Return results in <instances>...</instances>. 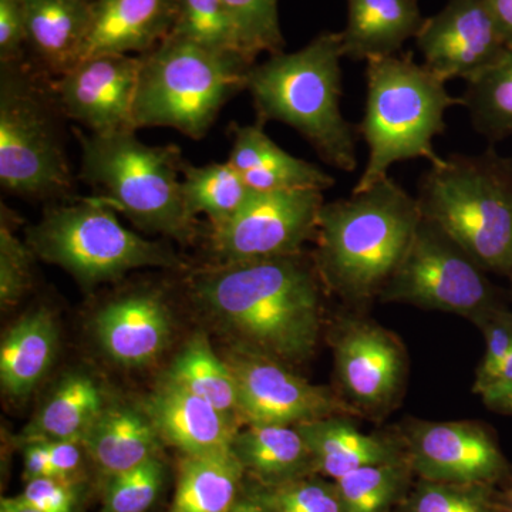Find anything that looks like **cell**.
Listing matches in <instances>:
<instances>
[{"label":"cell","mask_w":512,"mask_h":512,"mask_svg":"<svg viewBox=\"0 0 512 512\" xmlns=\"http://www.w3.org/2000/svg\"><path fill=\"white\" fill-rule=\"evenodd\" d=\"M187 282L194 301L238 345L291 366L315 353L325 285L312 255L214 262L192 272Z\"/></svg>","instance_id":"obj_1"},{"label":"cell","mask_w":512,"mask_h":512,"mask_svg":"<svg viewBox=\"0 0 512 512\" xmlns=\"http://www.w3.org/2000/svg\"><path fill=\"white\" fill-rule=\"evenodd\" d=\"M420 221L417 198L392 177L350 198L325 202L312 255L325 288L348 305L379 299Z\"/></svg>","instance_id":"obj_2"},{"label":"cell","mask_w":512,"mask_h":512,"mask_svg":"<svg viewBox=\"0 0 512 512\" xmlns=\"http://www.w3.org/2000/svg\"><path fill=\"white\" fill-rule=\"evenodd\" d=\"M340 32H323L293 53H278L249 70L247 89L256 121H279L298 131L318 156L355 171L356 128L343 117Z\"/></svg>","instance_id":"obj_3"},{"label":"cell","mask_w":512,"mask_h":512,"mask_svg":"<svg viewBox=\"0 0 512 512\" xmlns=\"http://www.w3.org/2000/svg\"><path fill=\"white\" fill-rule=\"evenodd\" d=\"M82 161L79 178L93 198L121 212L137 228L188 244L197 235V218L185 205V161L175 144L150 146L136 131L86 134L73 128Z\"/></svg>","instance_id":"obj_4"},{"label":"cell","mask_w":512,"mask_h":512,"mask_svg":"<svg viewBox=\"0 0 512 512\" xmlns=\"http://www.w3.org/2000/svg\"><path fill=\"white\" fill-rule=\"evenodd\" d=\"M421 217L453 239L484 271L512 264V157L488 148L430 165L417 195Z\"/></svg>","instance_id":"obj_5"},{"label":"cell","mask_w":512,"mask_h":512,"mask_svg":"<svg viewBox=\"0 0 512 512\" xmlns=\"http://www.w3.org/2000/svg\"><path fill=\"white\" fill-rule=\"evenodd\" d=\"M366 83L365 116L357 131L369 157L353 192L380 183L400 161L426 158L430 165L443 163L433 140L446 130V111L461 104L447 92L446 82L407 53L366 62Z\"/></svg>","instance_id":"obj_6"},{"label":"cell","mask_w":512,"mask_h":512,"mask_svg":"<svg viewBox=\"0 0 512 512\" xmlns=\"http://www.w3.org/2000/svg\"><path fill=\"white\" fill-rule=\"evenodd\" d=\"M63 116L52 77L30 57L0 63V184L32 200L59 202L73 194Z\"/></svg>","instance_id":"obj_7"},{"label":"cell","mask_w":512,"mask_h":512,"mask_svg":"<svg viewBox=\"0 0 512 512\" xmlns=\"http://www.w3.org/2000/svg\"><path fill=\"white\" fill-rule=\"evenodd\" d=\"M255 62L222 55L170 35L141 55L134 126L170 127L201 140L222 107L247 89Z\"/></svg>","instance_id":"obj_8"},{"label":"cell","mask_w":512,"mask_h":512,"mask_svg":"<svg viewBox=\"0 0 512 512\" xmlns=\"http://www.w3.org/2000/svg\"><path fill=\"white\" fill-rule=\"evenodd\" d=\"M116 214L93 197L52 202L42 220L26 231V242L37 258L60 266L86 288L117 281L137 269L184 268L170 245L130 231Z\"/></svg>","instance_id":"obj_9"},{"label":"cell","mask_w":512,"mask_h":512,"mask_svg":"<svg viewBox=\"0 0 512 512\" xmlns=\"http://www.w3.org/2000/svg\"><path fill=\"white\" fill-rule=\"evenodd\" d=\"M487 274L453 239L421 217L409 251L379 301L453 313L474 323L504 303Z\"/></svg>","instance_id":"obj_10"},{"label":"cell","mask_w":512,"mask_h":512,"mask_svg":"<svg viewBox=\"0 0 512 512\" xmlns=\"http://www.w3.org/2000/svg\"><path fill=\"white\" fill-rule=\"evenodd\" d=\"M224 359L237 382L242 424L298 426L330 416L362 417L345 396L309 383L275 357L237 343Z\"/></svg>","instance_id":"obj_11"},{"label":"cell","mask_w":512,"mask_h":512,"mask_svg":"<svg viewBox=\"0 0 512 512\" xmlns=\"http://www.w3.org/2000/svg\"><path fill=\"white\" fill-rule=\"evenodd\" d=\"M323 191L252 192L231 220L211 228L217 262L251 261L303 252L315 241Z\"/></svg>","instance_id":"obj_12"},{"label":"cell","mask_w":512,"mask_h":512,"mask_svg":"<svg viewBox=\"0 0 512 512\" xmlns=\"http://www.w3.org/2000/svg\"><path fill=\"white\" fill-rule=\"evenodd\" d=\"M399 431L417 478L498 487L511 471L497 434L481 421L409 419Z\"/></svg>","instance_id":"obj_13"},{"label":"cell","mask_w":512,"mask_h":512,"mask_svg":"<svg viewBox=\"0 0 512 512\" xmlns=\"http://www.w3.org/2000/svg\"><path fill=\"white\" fill-rule=\"evenodd\" d=\"M332 350L345 399L362 416L392 412L409 367L402 340L373 320L348 316L333 332Z\"/></svg>","instance_id":"obj_14"},{"label":"cell","mask_w":512,"mask_h":512,"mask_svg":"<svg viewBox=\"0 0 512 512\" xmlns=\"http://www.w3.org/2000/svg\"><path fill=\"white\" fill-rule=\"evenodd\" d=\"M424 67L443 82H466L500 62L505 43L487 0H450L414 37Z\"/></svg>","instance_id":"obj_15"},{"label":"cell","mask_w":512,"mask_h":512,"mask_svg":"<svg viewBox=\"0 0 512 512\" xmlns=\"http://www.w3.org/2000/svg\"><path fill=\"white\" fill-rule=\"evenodd\" d=\"M140 67L141 56L86 57L70 72L52 79L63 116L92 134L137 131L134 103Z\"/></svg>","instance_id":"obj_16"},{"label":"cell","mask_w":512,"mask_h":512,"mask_svg":"<svg viewBox=\"0 0 512 512\" xmlns=\"http://www.w3.org/2000/svg\"><path fill=\"white\" fill-rule=\"evenodd\" d=\"M94 330L111 359L127 367L147 366L170 343V309L156 291L126 293L100 309Z\"/></svg>","instance_id":"obj_17"},{"label":"cell","mask_w":512,"mask_h":512,"mask_svg":"<svg viewBox=\"0 0 512 512\" xmlns=\"http://www.w3.org/2000/svg\"><path fill=\"white\" fill-rule=\"evenodd\" d=\"M146 414L160 439L184 456L232 450L241 429L207 400L167 379L148 397Z\"/></svg>","instance_id":"obj_18"},{"label":"cell","mask_w":512,"mask_h":512,"mask_svg":"<svg viewBox=\"0 0 512 512\" xmlns=\"http://www.w3.org/2000/svg\"><path fill=\"white\" fill-rule=\"evenodd\" d=\"M356 420L330 416L296 426L311 447L320 476L336 481L359 468L409 458L400 431H363Z\"/></svg>","instance_id":"obj_19"},{"label":"cell","mask_w":512,"mask_h":512,"mask_svg":"<svg viewBox=\"0 0 512 512\" xmlns=\"http://www.w3.org/2000/svg\"><path fill=\"white\" fill-rule=\"evenodd\" d=\"M232 144L228 163L256 192L318 190L335 185V178L318 165L286 153L265 133V124L229 127Z\"/></svg>","instance_id":"obj_20"},{"label":"cell","mask_w":512,"mask_h":512,"mask_svg":"<svg viewBox=\"0 0 512 512\" xmlns=\"http://www.w3.org/2000/svg\"><path fill=\"white\" fill-rule=\"evenodd\" d=\"M84 59L97 55L141 56L171 35L177 0H96Z\"/></svg>","instance_id":"obj_21"},{"label":"cell","mask_w":512,"mask_h":512,"mask_svg":"<svg viewBox=\"0 0 512 512\" xmlns=\"http://www.w3.org/2000/svg\"><path fill=\"white\" fill-rule=\"evenodd\" d=\"M28 56L52 79L82 62L92 29V3L86 0H23Z\"/></svg>","instance_id":"obj_22"},{"label":"cell","mask_w":512,"mask_h":512,"mask_svg":"<svg viewBox=\"0 0 512 512\" xmlns=\"http://www.w3.org/2000/svg\"><path fill=\"white\" fill-rule=\"evenodd\" d=\"M348 19L342 35L343 57L380 59L397 55L423 26L419 0H346Z\"/></svg>","instance_id":"obj_23"},{"label":"cell","mask_w":512,"mask_h":512,"mask_svg":"<svg viewBox=\"0 0 512 512\" xmlns=\"http://www.w3.org/2000/svg\"><path fill=\"white\" fill-rule=\"evenodd\" d=\"M232 451L251 481L278 485L318 474L308 441L296 426L245 424L232 441Z\"/></svg>","instance_id":"obj_24"},{"label":"cell","mask_w":512,"mask_h":512,"mask_svg":"<svg viewBox=\"0 0 512 512\" xmlns=\"http://www.w3.org/2000/svg\"><path fill=\"white\" fill-rule=\"evenodd\" d=\"M160 443L147 414L127 407L103 409L82 441L87 456L106 478L158 457Z\"/></svg>","instance_id":"obj_25"},{"label":"cell","mask_w":512,"mask_h":512,"mask_svg":"<svg viewBox=\"0 0 512 512\" xmlns=\"http://www.w3.org/2000/svg\"><path fill=\"white\" fill-rule=\"evenodd\" d=\"M57 326L46 306L22 316L9 329L0 348V382L9 396H28L55 360Z\"/></svg>","instance_id":"obj_26"},{"label":"cell","mask_w":512,"mask_h":512,"mask_svg":"<svg viewBox=\"0 0 512 512\" xmlns=\"http://www.w3.org/2000/svg\"><path fill=\"white\" fill-rule=\"evenodd\" d=\"M245 478L232 450L184 456L170 512H231L244 491Z\"/></svg>","instance_id":"obj_27"},{"label":"cell","mask_w":512,"mask_h":512,"mask_svg":"<svg viewBox=\"0 0 512 512\" xmlns=\"http://www.w3.org/2000/svg\"><path fill=\"white\" fill-rule=\"evenodd\" d=\"M103 409L99 387L90 377H67L23 431V439L25 443L57 440L82 443Z\"/></svg>","instance_id":"obj_28"},{"label":"cell","mask_w":512,"mask_h":512,"mask_svg":"<svg viewBox=\"0 0 512 512\" xmlns=\"http://www.w3.org/2000/svg\"><path fill=\"white\" fill-rule=\"evenodd\" d=\"M165 379L207 400L232 423L241 426L237 382L228 363L214 352L204 333L188 340Z\"/></svg>","instance_id":"obj_29"},{"label":"cell","mask_w":512,"mask_h":512,"mask_svg":"<svg viewBox=\"0 0 512 512\" xmlns=\"http://www.w3.org/2000/svg\"><path fill=\"white\" fill-rule=\"evenodd\" d=\"M181 187L188 212L194 218L205 215L211 228L231 220L254 192L228 161L201 167L185 163Z\"/></svg>","instance_id":"obj_30"},{"label":"cell","mask_w":512,"mask_h":512,"mask_svg":"<svg viewBox=\"0 0 512 512\" xmlns=\"http://www.w3.org/2000/svg\"><path fill=\"white\" fill-rule=\"evenodd\" d=\"M461 104L474 130L491 143L512 137V47L500 62L467 83Z\"/></svg>","instance_id":"obj_31"},{"label":"cell","mask_w":512,"mask_h":512,"mask_svg":"<svg viewBox=\"0 0 512 512\" xmlns=\"http://www.w3.org/2000/svg\"><path fill=\"white\" fill-rule=\"evenodd\" d=\"M414 477L407 458L399 463L359 468L335 483L345 512H387L407 497Z\"/></svg>","instance_id":"obj_32"},{"label":"cell","mask_w":512,"mask_h":512,"mask_svg":"<svg viewBox=\"0 0 512 512\" xmlns=\"http://www.w3.org/2000/svg\"><path fill=\"white\" fill-rule=\"evenodd\" d=\"M171 35L190 40L212 52L241 56L255 62L245 53L237 26L224 0H177V15Z\"/></svg>","instance_id":"obj_33"},{"label":"cell","mask_w":512,"mask_h":512,"mask_svg":"<svg viewBox=\"0 0 512 512\" xmlns=\"http://www.w3.org/2000/svg\"><path fill=\"white\" fill-rule=\"evenodd\" d=\"M244 491L268 512H345L338 485L320 474L278 485L249 480Z\"/></svg>","instance_id":"obj_34"},{"label":"cell","mask_w":512,"mask_h":512,"mask_svg":"<svg viewBox=\"0 0 512 512\" xmlns=\"http://www.w3.org/2000/svg\"><path fill=\"white\" fill-rule=\"evenodd\" d=\"M497 487L440 483L419 478L400 503V512H497Z\"/></svg>","instance_id":"obj_35"},{"label":"cell","mask_w":512,"mask_h":512,"mask_svg":"<svg viewBox=\"0 0 512 512\" xmlns=\"http://www.w3.org/2000/svg\"><path fill=\"white\" fill-rule=\"evenodd\" d=\"M224 3L237 26L245 53L252 60L261 53L272 56L284 52L278 0H224Z\"/></svg>","instance_id":"obj_36"},{"label":"cell","mask_w":512,"mask_h":512,"mask_svg":"<svg viewBox=\"0 0 512 512\" xmlns=\"http://www.w3.org/2000/svg\"><path fill=\"white\" fill-rule=\"evenodd\" d=\"M164 474V464L156 457L126 473L107 477L99 512H147L160 497Z\"/></svg>","instance_id":"obj_37"},{"label":"cell","mask_w":512,"mask_h":512,"mask_svg":"<svg viewBox=\"0 0 512 512\" xmlns=\"http://www.w3.org/2000/svg\"><path fill=\"white\" fill-rule=\"evenodd\" d=\"M13 214L2 204L0 217V302L8 309L25 298L33 284V254L13 231Z\"/></svg>","instance_id":"obj_38"},{"label":"cell","mask_w":512,"mask_h":512,"mask_svg":"<svg viewBox=\"0 0 512 512\" xmlns=\"http://www.w3.org/2000/svg\"><path fill=\"white\" fill-rule=\"evenodd\" d=\"M484 336L483 359L476 370L473 392L480 396L493 383L498 369L512 348V311L504 305L495 306L474 322Z\"/></svg>","instance_id":"obj_39"},{"label":"cell","mask_w":512,"mask_h":512,"mask_svg":"<svg viewBox=\"0 0 512 512\" xmlns=\"http://www.w3.org/2000/svg\"><path fill=\"white\" fill-rule=\"evenodd\" d=\"M19 497L40 512H76L79 487L76 481L62 478H35L26 481L25 490Z\"/></svg>","instance_id":"obj_40"},{"label":"cell","mask_w":512,"mask_h":512,"mask_svg":"<svg viewBox=\"0 0 512 512\" xmlns=\"http://www.w3.org/2000/svg\"><path fill=\"white\" fill-rule=\"evenodd\" d=\"M28 57V32L23 0H0V63Z\"/></svg>","instance_id":"obj_41"},{"label":"cell","mask_w":512,"mask_h":512,"mask_svg":"<svg viewBox=\"0 0 512 512\" xmlns=\"http://www.w3.org/2000/svg\"><path fill=\"white\" fill-rule=\"evenodd\" d=\"M50 477L79 481L82 471L83 444L74 440L46 441Z\"/></svg>","instance_id":"obj_42"},{"label":"cell","mask_w":512,"mask_h":512,"mask_svg":"<svg viewBox=\"0 0 512 512\" xmlns=\"http://www.w3.org/2000/svg\"><path fill=\"white\" fill-rule=\"evenodd\" d=\"M25 444L23 478L30 481L35 480V478L50 477L46 441H28Z\"/></svg>","instance_id":"obj_43"},{"label":"cell","mask_w":512,"mask_h":512,"mask_svg":"<svg viewBox=\"0 0 512 512\" xmlns=\"http://www.w3.org/2000/svg\"><path fill=\"white\" fill-rule=\"evenodd\" d=\"M480 397L491 412L512 416V382L491 387L481 393Z\"/></svg>","instance_id":"obj_44"},{"label":"cell","mask_w":512,"mask_h":512,"mask_svg":"<svg viewBox=\"0 0 512 512\" xmlns=\"http://www.w3.org/2000/svg\"><path fill=\"white\" fill-rule=\"evenodd\" d=\"M505 43L512 47V0H487Z\"/></svg>","instance_id":"obj_45"},{"label":"cell","mask_w":512,"mask_h":512,"mask_svg":"<svg viewBox=\"0 0 512 512\" xmlns=\"http://www.w3.org/2000/svg\"><path fill=\"white\" fill-rule=\"evenodd\" d=\"M495 507L497 512H512V467L503 483L497 487Z\"/></svg>","instance_id":"obj_46"},{"label":"cell","mask_w":512,"mask_h":512,"mask_svg":"<svg viewBox=\"0 0 512 512\" xmlns=\"http://www.w3.org/2000/svg\"><path fill=\"white\" fill-rule=\"evenodd\" d=\"M0 512H40L19 497L2 498Z\"/></svg>","instance_id":"obj_47"},{"label":"cell","mask_w":512,"mask_h":512,"mask_svg":"<svg viewBox=\"0 0 512 512\" xmlns=\"http://www.w3.org/2000/svg\"><path fill=\"white\" fill-rule=\"evenodd\" d=\"M510 382H512V348L510 350V353H508L507 357H505L503 365H501L500 369H498L497 375H495L493 383L490 384V387H488V389H491V387L495 386H501V384H507Z\"/></svg>","instance_id":"obj_48"},{"label":"cell","mask_w":512,"mask_h":512,"mask_svg":"<svg viewBox=\"0 0 512 512\" xmlns=\"http://www.w3.org/2000/svg\"><path fill=\"white\" fill-rule=\"evenodd\" d=\"M231 512H268L262 507L258 501H255L254 498L249 497L245 491H242L241 497L235 504V507L232 508Z\"/></svg>","instance_id":"obj_49"},{"label":"cell","mask_w":512,"mask_h":512,"mask_svg":"<svg viewBox=\"0 0 512 512\" xmlns=\"http://www.w3.org/2000/svg\"><path fill=\"white\" fill-rule=\"evenodd\" d=\"M507 278L510 279V282H511V285H512V264H511L510 271H508Z\"/></svg>","instance_id":"obj_50"},{"label":"cell","mask_w":512,"mask_h":512,"mask_svg":"<svg viewBox=\"0 0 512 512\" xmlns=\"http://www.w3.org/2000/svg\"><path fill=\"white\" fill-rule=\"evenodd\" d=\"M86 2L94 3V2H96V0H86Z\"/></svg>","instance_id":"obj_51"}]
</instances>
